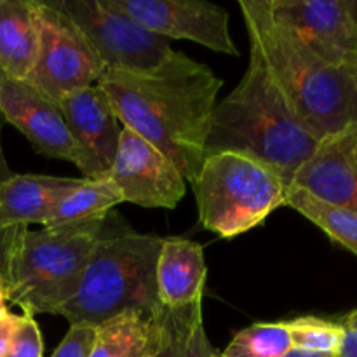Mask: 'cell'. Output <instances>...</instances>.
<instances>
[{
    "instance_id": "1",
    "label": "cell",
    "mask_w": 357,
    "mask_h": 357,
    "mask_svg": "<svg viewBox=\"0 0 357 357\" xmlns=\"http://www.w3.org/2000/svg\"><path fill=\"white\" fill-rule=\"evenodd\" d=\"M96 84L107 93L122 126L169 157L185 181L197 178L223 86L208 65L173 51L155 72L105 70Z\"/></svg>"
},
{
    "instance_id": "2",
    "label": "cell",
    "mask_w": 357,
    "mask_h": 357,
    "mask_svg": "<svg viewBox=\"0 0 357 357\" xmlns=\"http://www.w3.org/2000/svg\"><path fill=\"white\" fill-rule=\"evenodd\" d=\"M250 45L258 51L293 114L319 142L357 126V86L272 16L267 0H239Z\"/></svg>"
},
{
    "instance_id": "3",
    "label": "cell",
    "mask_w": 357,
    "mask_h": 357,
    "mask_svg": "<svg viewBox=\"0 0 357 357\" xmlns=\"http://www.w3.org/2000/svg\"><path fill=\"white\" fill-rule=\"evenodd\" d=\"M319 143L293 114L261 56L251 47L244 77L213 110L204 157L223 152L250 157L289 187Z\"/></svg>"
},
{
    "instance_id": "4",
    "label": "cell",
    "mask_w": 357,
    "mask_h": 357,
    "mask_svg": "<svg viewBox=\"0 0 357 357\" xmlns=\"http://www.w3.org/2000/svg\"><path fill=\"white\" fill-rule=\"evenodd\" d=\"M164 237L139 234L108 213L75 295L58 316L70 324L100 326L124 312L159 316L155 268Z\"/></svg>"
},
{
    "instance_id": "5",
    "label": "cell",
    "mask_w": 357,
    "mask_h": 357,
    "mask_svg": "<svg viewBox=\"0 0 357 357\" xmlns=\"http://www.w3.org/2000/svg\"><path fill=\"white\" fill-rule=\"evenodd\" d=\"M105 220L28 230L7 264V302L31 316H58L79 288Z\"/></svg>"
},
{
    "instance_id": "6",
    "label": "cell",
    "mask_w": 357,
    "mask_h": 357,
    "mask_svg": "<svg viewBox=\"0 0 357 357\" xmlns=\"http://www.w3.org/2000/svg\"><path fill=\"white\" fill-rule=\"evenodd\" d=\"M199 222L222 239H234L261 225L284 206L288 185L271 167L239 153L204 157L192 181Z\"/></svg>"
},
{
    "instance_id": "7",
    "label": "cell",
    "mask_w": 357,
    "mask_h": 357,
    "mask_svg": "<svg viewBox=\"0 0 357 357\" xmlns=\"http://www.w3.org/2000/svg\"><path fill=\"white\" fill-rule=\"evenodd\" d=\"M79 26L105 70L129 73L155 72L174 51L169 40L152 33L105 0H45Z\"/></svg>"
},
{
    "instance_id": "8",
    "label": "cell",
    "mask_w": 357,
    "mask_h": 357,
    "mask_svg": "<svg viewBox=\"0 0 357 357\" xmlns=\"http://www.w3.org/2000/svg\"><path fill=\"white\" fill-rule=\"evenodd\" d=\"M38 2V51L26 82L56 105L77 89L94 86L105 65L86 35L61 10Z\"/></svg>"
},
{
    "instance_id": "9",
    "label": "cell",
    "mask_w": 357,
    "mask_h": 357,
    "mask_svg": "<svg viewBox=\"0 0 357 357\" xmlns=\"http://www.w3.org/2000/svg\"><path fill=\"white\" fill-rule=\"evenodd\" d=\"M110 7L164 38H187L211 51L239 56L230 35L229 13L199 0H105Z\"/></svg>"
},
{
    "instance_id": "10",
    "label": "cell",
    "mask_w": 357,
    "mask_h": 357,
    "mask_svg": "<svg viewBox=\"0 0 357 357\" xmlns=\"http://www.w3.org/2000/svg\"><path fill=\"white\" fill-rule=\"evenodd\" d=\"M272 16L288 26L310 51L349 70L357 52L354 0H267Z\"/></svg>"
},
{
    "instance_id": "11",
    "label": "cell",
    "mask_w": 357,
    "mask_h": 357,
    "mask_svg": "<svg viewBox=\"0 0 357 357\" xmlns=\"http://www.w3.org/2000/svg\"><path fill=\"white\" fill-rule=\"evenodd\" d=\"M107 180L121 190L124 202L149 209H174L187 190L173 160L126 126Z\"/></svg>"
},
{
    "instance_id": "12",
    "label": "cell",
    "mask_w": 357,
    "mask_h": 357,
    "mask_svg": "<svg viewBox=\"0 0 357 357\" xmlns=\"http://www.w3.org/2000/svg\"><path fill=\"white\" fill-rule=\"evenodd\" d=\"M79 152V167L87 180H107L122 132L114 105L98 84L66 94L58 103Z\"/></svg>"
},
{
    "instance_id": "13",
    "label": "cell",
    "mask_w": 357,
    "mask_h": 357,
    "mask_svg": "<svg viewBox=\"0 0 357 357\" xmlns=\"http://www.w3.org/2000/svg\"><path fill=\"white\" fill-rule=\"evenodd\" d=\"M0 112L37 153L79 164V152L59 107L26 80L0 72Z\"/></svg>"
},
{
    "instance_id": "14",
    "label": "cell",
    "mask_w": 357,
    "mask_h": 357,
    "mask_svg": "<svg viewBox=\"0 0 357 357\" xmlns=\"http://www.w3.org/2000/svg\"><path fill=\"white\" fill-rule=\"evenodd\" d=\"M80 183L77 178L47 174H13L0 185V271L31 223L45 225L59 199Z\"/></svg>"
},
{
    "instance_id": "15",
    "label": "cell",
    "mask_w": 357,
    "mask_h": 357,
    "mask_svg": "<svg viewBox=\"0 0 357 357\" xmlns=\"http://www.w3.org/2000/svg\"><path fill=\"white\" fill-rule=\"evenodd\" d=\"M357 126L323 139L309 160L296 171L289 187L302 188L328 204L357 213V167L351 145Z\"/></svg>"
},
{
    "instance_id": "16",
    "label": "cell",
    "mask_w": 357,
    "mask_h": 357,
    "mask_svg": "<svg viewBox=\"0 0 357 357\" xmlns=\"http://www.w3.org/2000/svg\"><path fill=\"white\" fill-rule=\"evenodd\" d=\"M208 279L204 248L181 237H164L157 258V298L164 309L202 302Z\"/></svg>"
},
{
    "instance_id": "17",
    "label": "cell",
    "mask_w": 357,
    "mask_h": 357,
    "mask_svg": "<svg viewBox=\"0 0 357 357\" xmlns=\"http://www.w3.org/2000/svg\"><path fill=\"white\" fill-rule=\"evenodd\" d=\"M37 51V0H0V72L28 80Z\"/></svg>"
},
{
    "instance_id": "18",
    "label": "cell",
    "mask_w": 357,
    "mask_h": 357,
    "mask_svg": "<svg viewBox=\"0 0 357 357\" xmlns=\"http://www.w3.org/2000/svg\"><path fill=\"white\" fill-rule=\"evenodd\" d=\"M160 335L162 312L159 316L124 312L96 326L89 357H149L159 345Z\"/></svg>"
},
{
    "instance_id": "19",
    "label": "cell",
    "mask_w": 357,
    "mask_h": 357,
    "mask_svg": "<svg viewBox=\"0 0 357 357\" xmlns=\"http://www.w3.org/2000/svg\"><path fill=\"white\" fill-rule=\"evenodd\" d=\"M121 202H124V197L110 180L84 178L77 187L59 199L44 227L72 225L105 218Z\"/></svg>"
},
{
    "instance_id": "20",
    "label": "cell",
    "mask_w": 357,
    "mask_h": 357,
    "mask_svg": "<svg viewBox=\"0 0 357 357\" xmlns=\"http://www.w3.org/2000/svg\"><path fill=\"white\" fill-rule=\"evenodd\" d=\"M284 206L298 211L324 230L331 241L357 255V213L319 201L309 192L296 187H288Z\"/></svg>"
},
{
    "instance_id": "21",
    "label": "cell",
    "mask_w": 357,
    "mask_h": 357,
    "mask_svg": "<svg viewBox=\"0 0 357 357\" xmlns=\"http://www.w3.org/2000/svg\"><path fill=\"white\" fill-rule=\"evenodd\" d=\"M293 351L286 323H258L232 338L218 357H284Z\"/></svg>"
},
{
    "instance_id": "22",
    "label": "cell",
    "mask_w": 357,
    "mask_h": 357,
    "mask_svg": "<svg viewBox=\"0 0 357 357\" xmlns=\"http://www.w3.org/2000/svg\"><path fill=\"white\" fill-rule=\"evenodd\" d=\"M286 326H288L295 351L337 357L344 342V324L321 319L316 316H303L286 321Z\"/></svg>"
},
{
    "instance_id": "23",
    "label": "cell",
    "mask_w": 357,
    "mask_h": 357,
    "mask_svg": "<svg viewBox=\"0 0 357 357\" xmlns=\"http://www.w3.org/2000/svg\"><path fill=\"white\" fill-rule=\"evenodd\" d=\"M202 321V302L181 309H162V335L149 357H185L195 326Z\"/></svg>"
},
{
    "instance_id": "24",
    "label": "cell",
    "mask_w": 357,
    "mask_h": 357,
    "mask_svg": "<svg viewBox=\"0 0 357 357\" xmlns=\"http://www.w3.org/2000/svg\"><path fill=\"white\" fill-rule=\"evenodd\" d=\"M44 342L35 316L23 312L21 323L6 357H42Z\"/></svg>"
},
{
    "instance_id": "25",
    "label": "cell",
    "mask_w": 357,
    "mask_h": 357,
    "mask_svg": "<svg viewBox=\"0 0 357 357\" xmlns=\"http://www.w3.org/2000/svg\"><path fill=\"white\" fill-rule=\"evenodd\" d=\"M96 338V326L70 324L68 333L54 351L52 357H89Z\"/></svg>"
},
{
    "instance_id": "26",
    "label": "cell",
    "mask_w": 357,
    "mask_h": 357,
    "mask_svg": "<svg viewBox=\"0 0 357 357\" xmlns=\"http://www.w3.org/2000/svg\"><path fill=\"white\" fill-rule=\"evenodd\" d=\"M215 349L211 347L208 335H206L204 321H201L195 326L194 333H192L190 342H188L187 356L185 357H215Z\"/></svg>"
},
{
    "instance_id": "27",
    "label": "cell",
    "mask_w": 357,
    "mask_h": 357,
    "mask_svg": "<svg viewBox=\"0 0 357 357\" xmlns=\"http://www.w3.org/2000/svg\"><path fill=\"white\" fill-rule=\"evenodd\" d=\"M21 323V316L9 312L3 319H0V357H6L9 352L13 338L16 335L17 326Z\"/></svg>"
},
{
    "instance_id": "28",
    "label": "cell",
    "mask_w": 357,
    "mask_h": 357,
    "mask_svg": "<svg viewBox=\"0 0 357 357\" xmlns=\"http://www.w3.org/2000/svg\"><path fill=\"white\" fill-rule=\"evenodd\" d=\"M337 357H357V331L345 328L344 342H342Z\"/></svg>"
},
{
    "instance_id": "29",
    "label": "cell",
    "mask_w": 357,
    "mask_h": 357,
    "mask_svg": "<svg viewBox=\"0 0 357 357\" xmlns=\"http://www.w3.org/2000/svg\"><path fill=\"white\" fill-rule=\"evenodd\" d=\"M3 124H6V119H3L2 112H0V185L3 183V181L9 180L10 176H13V171H10L9 164H7L6 160V155H3V149H2V128Z\"/></svg>"
},
{
    "instance_id": "30",
    "label": "cell",
    "mask_w": 357,
    "mask_h": 357,
    "mask_svg": "<svg viewBox=\"0 0 357 357\" xmlns=\"http://www.w3.org/2000/svg\"><path fill=\"white\" fill-rule=\"evenodd\" d=\"M344 326L347 328V330L357 331V310H354V312H351L347 317H345Z\"/></svg>"
},
{
    "instance_id": "31",
    "label": "cell",
    "mask_w": 357,
    "mask_h": 357,
    "mask_svg": "<svg viewBox=\"0 0 357 357\" xmlns=\"http://www.w3.org/2000/svg\"><path fill=\"white\" fill-rule=\"evenodd\" d=\"M7 296H6V291H2L0 289V319H3V317L9 314V309H7Z\"/></svg>"
},
{
    "instance_id": "32",
    "label": "cell",
    "mask_w": 357,
    "mask_h": 357,
    "mask_svg": "<svg viewBox=\"0 0 357 357\" xmlns=\"http://www.w3.org/2000/svg\"><path fill=\"white\" fill-rule=\"evenodd\" d=\"M284 357H333V356H323V354H312V352H303V351H289Z\"/></svg>"
},
{
    "instance_id": "33",
    "label": "cell",
    "mask_w": 357,
    "mask_h": 357,
    "mask_svg": "<svg viewBox=\"0 0 357 357\" xmlns=\"http://www.w3.org/2000/svg\"><path fill=\"white\" fill-rule=\"evenodd\" d=\"M351 159H352V162H354V166L357 167V132H356L354 139H352V145H351Z\"/></svg>"
},
{
    "instance_id": "34",
    "label": "cell",
    "mask_w": 357,
    "mask_h": 357,
    "mask_svg": "<svg viewBox=\"0 0 357 357\" xmlns=\"http://www.w3.org/2000/svg\"><path fill=\"white\" fill-rule=\"evenodd\" d=\"M349 73H351L352 79H354V82H356V86H357V52H356L354 59H352L351 66H349Z\"/></svg>"
},
{
    "instance_id": "35",
    "label": "cell",
    "mask_w": 357,
    "mask_h": 357,
    "mask_svg": "<svg viewBox=\"0 0 357 357\" xmlns=\"http://www.w3.org/2000/svg\"><path fill=\"white\" fill-rule=\"evenodd\" d=\"M0 289H2V291H6V278H3L2 271H0ZM6 296H7V293H6Z\"/></svg>"
},
{
    "instance_id": "36",
    "label": "cell",
    "mask_w": 357,
    "mask_h": 357,
    "mask_svg": "<svg viewBox=\"0 0 357 357\" xmlns=\"http://www.w3.org/2000/svg\"><path fill=\"white\" fill-rule=\"evenodd\" d=\"M215 357H218V356H216V354H215Z\"/></svg>"
}]
</instances>
